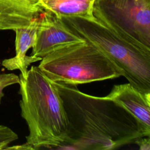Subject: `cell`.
<instances>
[{"mask_svg":"<svg viewBox=\"0 0 150 150\" xmlns=\"http://www.w3.org/2000/svg\"><path fill=\"white\" fill-rule=\"evenodd\" d=\"M54 83L67 119L64 148L110 150L146 137L137 120L118 103L83 93L77 86Z\"/></svg>","mask_w":150,"mask_h":150,"instance_id":"obj_1","label":"cell"},{"mask_svg":"<svg viewBox=\"0 0 150 150\" xmlns=\"http://www.w3.org/2000/svg\"><path fill=\"white\" fill-rule=\"evenodd\" d=\"M19 77L21 116L29 129L26 143L33 149L64 146L67 119L54 83L38 66H32L25 76Z\"/></svg>","mask_w":150,"mask_h":150,"instance_id":"obj_2","label":"cell"},{"mask_svg":"<svg viewBox=\"0 0 150 150\" xmlns=\"http://www.w3.org/2000/svg\"><path fill=\"white\" fill-rule=\"evenodd\" d=\"M60 18L70 29L104 54L131 85L144 94H150L149 47L120 35L95 18Z\"/></svg>","mask_w":150,"mask_h":150,"instance_id":"obj_3","label":"cell"},{"mask_svg":"<svg viewBox=\"0 0 150 150\" xmlns=\"http://www.w3.org/2000/svg\"><path fill=\"white\" fill-rule=\"evenodd\" d=\"M38 66L51 81L74 86L122 76L121 71L86 39L55 49Z\"/></svg>","mask_w":150,"mask_h":150,"instance_id":"obj_4","label":"cell"},{"mask_svg":"<svg viewBox=\"0 0 150 150\" xmlns=\"http://www.w3.org/2000/svg\"><path fill=\"white\" fill-rule=\"evenodd\" d=\"M93 13L114 32L150 48V0H95Z\"/></svg>","mask_w":150,"mask_h":150,"instance_id":"obj_5","label":"cell"},{"mask_svg":"<svg viewBox=\"0 0 150 150\" xmlns=\"http://www.w3.org/2000/svg\"><path fill=\"white\" fill-rule=\"evenodd\" d=\"M52 12L46 10L40 18L30 56L43 58L60 46L84 41Z\"/></svg>","mask_w":150,"mask_h":150,"instance_id":"obj_6","label":"cell"},{"mask_svg":"<svg viewBox=\"0 0 150 150\" xmlns=\"http://www.w3.org/2000/svg\"><path fill=\"white\" fill-rule=\"evenodd\" d=\"M45 11L39 0H0V30L28 27Z\"/></svg>","mask_w":150,"mask_h":150,"instance_id":"obj_7","label":"cell"},{"mask_svg":"<svg viewBox=\"0 0 150 150\" xmlns=\"http://www.w3.org/2000/svg\"><path fill=\"white\" fill-rule=\"evenodd\" d=\"M107 97L122 105L138 121L146 137L150 135V94H144L129 83L114 85Z\"/></svg>","mask_w":150,"mask_h":150,"instance_id":"obj_8","label":"cell"},{"mask_svg":"<svg viewBox=\"0 0 150 150\" xmlns=\"http://www.w3.org/2000/svg\"><path fill=\"white\" fill-rule=\"evenodd\" d=\"M42 18V17H41ZM40 19L34 21L29 26L15 29V56L2 60V65L8 70H19L25 76L28 66L32 63L40 61L42 58L26 56L28 50L32 48L35 42L38 24Z\"/></svg>","mask_w":150,"mask_h":150,"instance_id":"obj_9","label":"cell"},{"mask_svg":"<svg viewBox=\"0 0 150 150\" xmlns=\"http://www.w3.org/2000/svg\"><path fill=\"white\" fill-rule=\"evenodd\" d=\"M40 5L59 18L80 17L93 19L95 0H39Z\"/></svg>","mask_w":150,"mask_h":150,"instance_id":"obj_10","label":"cell"},{"mask_svg":"<svg viewBox=\"0 0 150 150\" xmlns=\"http://www.w3.org/2000/svg\"><path fill=\"white\" fill-rule=\"evenodd\" d=\"M18 139V136L7 126L0 125V150L5 149L9 145Z\"/></svg>","mask_w":150,"mask_h":150,"instance_id":"obj_11","label":"cell"},{"mask_svg":"<svg viewBox=\"0 0 150 150\" xmlns=\"http://www.w3.org/2000/svg\"><path fill=\"white\" fill-rule=\"evenodd\" d=\"M19 77L14 73H2L0 74V104L4 96V89L11 85L19 84Z\"/></svg>","mask_w":150,"mask_h":150,"instance_id":"obj_12","label":"cell"},{"mask_svg":"<svg viewBox=\"0 0 150 150\" xmlns=\"http://www.w3.org/2000/svg\"><path fill=\"white\" fill-rule=\"evenodd\" d=\"M134 143L138 146L140 150H150L149 137H144L138 138Z\"/></svg>","mask_w":150,"mask_h":150,"instance_id":"obj_13","label":"cell"},{"mask_svg":"<svg viewBox=\"0 0 150 150\" xmlns=\"http://www.w3.org/2000/svg\"><path fill=\"white\" fill-rule=\"evenodd\" d=\"M5 149H15V150H27V149H33L32 146L27 144L26 142L20 145H14L12 146H7Z\"/></svg>","mask_w":150,"mask_h":150,"instance_id":"obj_14","label":"cell"}]
</instances>
